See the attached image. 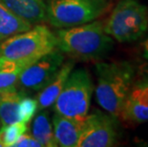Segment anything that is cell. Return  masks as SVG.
Listing matches in <instances>:
<instances>
[{
    "label": "cell",
    "instance_id": "obj_1",
    "mask_svg": "<svg viewBox=\"0 0 148 147\" xmlns=\"http://www.w3.org/2000/svg\"><path fill=\"white\" fill-rule=\"evenodd\" d=\"M96 98L103 110L121 118L123 103L136 79V71L129 61L99 62L96 65Z\"/></svg>",
    "mask_w": 148,
    "mask_h": 147
},
{
    "label": "cell",
    "instance_id": "obj_2",
    "mask_svg": "<svg viewBox=\"0 0 148 147\" xmlns=\"http://www.w3.org/2000/svg\"><path fill=\"white\" fill-rule=\"evenodd\" d=\"M56 48L74 59L96 60L111 51L114 41L105 33L104 22L94 20L56 32Z\"/></svg>",
    "mask_w": 148,
    "mask_h": 147
},
{
    "label": "cell",
    "instance_id": "obj_3",
    "mask_svg": "<svg viewBox=\"0 0 148 147\" xmlns=\"http://www.w3.org/2000/svg\"><path fill=\"white\" fill-rule=\"evenodd\" d=\"M56 34L45 25L36 24L0 43V58L33 63L56 49Z\"/></svg>",
    "mask_w": 148,
    "mask_h": 147
},
{
    "label": "cell",
    "instance_id": "obj_4",
    "mask_svg": "<svg viewBox=\"0 0 148 147\" xmlns=\"http://www.w3.org/2000/svg\"><path fill=\"white\" fill-rule=\"evenodd\" d=\"M148 29V8L138 0H121L104 22L105 33L119 42H132Z\"/></svg>",
    "mask_w": 148,
    "mask_h": 147
},
{
    "label": "cell",
    "instance_id": "obj_5",
    "mask_svg": "<svg viewBox=\"0 0 148 147\" xmlns=\"http://www.w3.org/2000/svg\"><path fill=\"white\" fill-rule=\"evenodd\" d=\"M93 91L89 73L85 69H73L53 103L56 113L83 122L89 113Z\"/></svg>",
    "mask_w": 148,
    "mask_h": 147
},
{
    "label": "cell",
    "instance_id": "obj_6",
    "mask_svg": "<svg viewBox=\"0 0 148 147\" xmlns=\"http://www.w3.org/2000/svg\"><path fill=\"white\" fill-rule=\"evenodd\" d=\"M108 8L107 0H46L47 20L58 29L97 20Z\"/></svg>",
    "mask_w": 148,
    "mask_h": 147
},
{
    "label": "cell",
    "instance_id": "obj_7",
    "mask_svg": "<svg viewBox=\"0 0 148 147\" xmlns=\"http://www.w3.org/2000/svg\"><path fill=\"white\" fill-rule=\"evenodd\" d=\"M118 137L116 118L95 110L84 118L77 147H111L116 144Z\"/></svg>",
    "mask_w": 148,
    "mask_h": 147
},
{
    "label": "cell",
    "instance_id": "obj_8",
    "mask_svg": "<svg viewBox=\"0 0 148 147\" xmlns=\"http://www.w3.org/2000/svg\"><path fill=\"white\" fill-rule=\"evenodd\" d=\"M63 62V53L58 48L53 50L24 69L18 86L24 90L40 91L53 79Z\"/></svg>",
    "mask_w": 148,
    "mask_h": 147
},
{
    "label": "cell",
    "instance_id": "obj_9",
    "mask_svg": "<svg viewBox=\"0 0 148 147\" xmlns=\"http://www.w3.org/2000/svg\"><path fill=\"white\" fill-rule=\"evenodd\" d=\"M121 118L135 124L148 121V82L138 77L123 103Z\"/></svg>",
    "mask_w": 148,
    "mask_h": 147
},
{
    "label": "cell",
    "instance_id": "obj_10",
    "mask_svg": "<svg viewBox=\"0 0 148 147\" xmlns=\"http://www.w3.org/2000/svg\"><path fill=\"white\" fill-rule=\"evenodd\" d=\"M82 123L81 121L58 113L53 115V130L58 146L77 147L82 129Z\"/></svg>",
    "mask_w": 148,
    "mask_h": 147
},
{
    "label": "cell",
    "instance_id": "obj_11",
    "mask_svg": "<svg viewBox=\"0 0 148 147\" xmlns=\"http://www.w3.org/2000/svg\"><path fill=\"white\" fill-rule=\"evenodd\" d=\"M74 67V60H69L65 63L63 62V64L59 68L58 73L53 77V79L43 89L39 91V94L36 98L38 111L44 110V109L49 108L53 105Z\"/></svg>",
    "mask_w": 148,
    "mask_h": 147
},
{
    "label": "cell",
    "instance_id": "obj_12",
    "mask_svg": "<svg viewBox=\"0 0 148 147\" xmlns=\"http://www.w3.org/2000/svg\"><path fill=\"white\" fill-rule=\"evenodd\" d=\"M20 18L32 25L47 20L45 0H1Z\"/></svg>",
    "mask_w": 148,
    "mask_h": 147
},
{
    "label": "cell",
    "instance_id": "obj_13",
    "mask_svg": "<svg viewBox=\"0 0 148 147\" xmlns=\"http://www.w3.org/2000/svg\"><path fill=\"white\" fill-rule=\"evenodd\" d=\"M25 95L24 92L17 90L0 93V121L2 126L20 122V102Z\"/></svg>",
    "mask_w": 148,
    "mask_h": 147
},
{
    "label": "cell",
    "instance_id": "obj_14",
    "mask_svg": "<svg viewBox=\"0 0 148 147\" xmlns=\"http://www.w3.org/2000/svg\"><path fill=\"white\" fill-rule=\"evenodd\" d=\"M33 26L12 12L0 0V43L14 34L31 29Z\"/></svg>",
    "mask_w": 148,
    "mask_h": 147
},
{
    "label": "cell",
    "instance_id": "obj_15",
    "mask_svg": "<svg viewBox=\"0 0 148 147\" xmlns=\"http://www.w3.org/2000/svg\"><path fill=\"white\" fill-rule=\"evenodd\" d=\"M30 64L0 58V93L17 90L20 75Z\"/></svg>",
    "mask_w": 148,
    "mask_h": 147
},
{
    "label": "cell",
    "instance_id": "obj_16",
    "mask_svg": "<svg viewBox=\"0 0 148 147\" xmlns=\"http://www.w3.org/2000/svg\"><path fill=\"white\" fill-rule=\"evenodd\" d=\"M32 136L38 140L42 147L58 146L48 112L42 111L36 116L32 125Z\"/></svg>",
    "mask_w": 148,
    "mask_h": 147
},
{
    "label": "cell",
    "instance_id": "obj_17",
    "mask_svg": "<svg viewBox=\"0 0 148 147\" xmlns=\"http://www.w3.org/2000/svg\"><path fill=\"white\" fill-rule=\"evenodd\" d=\"M27 123L24 122H14L2 126L0 129V136L4 147L14 146V143L19 139V137L27 132Z\"/></svg>",
    "mask_w": 148,
    "mask_h": 147
},
{
    "label": "cell",
    "instance_id": "obj_18",
    "mask_svg": "<svg viewBox=\"0 0 148 147\" xmlns=\"http://www.w3.org/2000/svg\"><path fill=\"white\" fill-rule=\"evenodd\" d=\"M36 112H38L37 101L25 95L20 102L19 121L28 124L32 120V118L36 115Z\"/></svg>",
    "mask_w": 148,
    "mask_h": 147
},
{
    "label": "cell",
    "instance_id": "obj_19",
    "mask_svg": "<svg viewBox=\"0 0 148 147\" xmlns=\"http://www.w3.org/2000/svg\"><path fill=\"white\" fill-rule=\"evenodd\" d=\"M14 147H42L38 140H36L32 135L24 133L19 139L14 144Z\"/></svg>",
    "mask_w": 148,
    "mask_h": 147
},
{
    "label": "cell",
    "instance_id": "obj_20",
    "mask_svg": "<svg viewBox=\"0 0 148 147\" xmlns=\"http://www.w3.org/2000/svg\"><path fill=\"white\" fill-rule=\"evenodd\" d=\"M138 77L148 82V63H144L138 69Z\"/></svg>",
    "mask_w": 148,
    "mask_h": 147
},
{
    "label": "cell",
    "instance_id": "obj_21",
    "mask_svg": "<svg viewBox=\"0 0 148 147\" xmlns=\"http://www.w3.org/2000/svg\"><path fill=\"white\" fill-rule=\"evenodd\" d=\"M143 57L144 59L148 60V37L143 44Z\"/></svg>",
    "mask_w": 148,
    "mask_h": 147
},
{
    "label": "cell",
    "instance_id": "obj_22",
    "mask_svg": "<svg viewBox=\"0 0 148 147\" xmlns=\"http://www.w3.org/2000/svg\"><path fill=\"white\" fill-rule=\"evenodd\" d=\"M0 147H4V144H3V142H2V139H1V136H0Z\"/></svg>",
    "mask_w": 148,
    "mask_h": 147
},
{
    "label": "cell",
    "instance_id": "obj_23",
    "mask_svg": "<svg viewBox=\"0 0 148 147\" xmlns=\"http://www.w3.org/2000/svg\"><path fill=\"white\" fill-rule=\"evenodd\" d=\"M1 127H2V124H1V121H0V129H1Z\"/></svg>",
    "mask_w": 148,
    "mask_h": 147
}]
</instances>
